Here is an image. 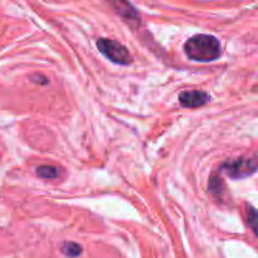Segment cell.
<instances>
[{
  "mask_svg": "<svg viewBox=\"0 0 258 258\" xmlns=\"http://www.w3.org/2000/svg\"><path fill=\"white\" fill-rule=\"evenodd\" d=\"M62 252H63V255L67 256V257L76 258V257H78V256L82 253V247L78 244V243L66 242V243H63Z\"/></svg>",
  "mask_w": 258,
  "mask_h": 258,
  "instance_id": "52a82bcc",
  "label": "cell"
},
{
  "mask_svg": "<svg viewBox=\"0 0 258 258\" xmlns=\"http://www.w3.org/2000/svg\"><path fill=\"white\" fill-rule=\"evenodd\" d=\"M247 220H248V224L251 226L252 230L256 233V230H257V226H256V222H257V212H256V209L252 205H248V208H247Z\"/></svg>",
  "mask_w": 258,
  "mask_h": 258,
  "instance_id": "ba28073f",
  "label": "cell"
},
{
  "mask_svg": "<svg viewBox=\"0 0 258 258\" xmlns=\"http://www.w3.org/2000/svg\"><path fill=\"white\" fill-rule=\"evenodd\" d=\"M179 101L182 106L188 108H197V107L204 106L209 101V96L204 91H184L180 93Z\"/></svg>",
  "mask_w": 258,
  "mask_h": 258,
  "instance_id": "277c9868",
  "label": "cell"
},
{
  "mask_svg": "<svg viewBox=\"0 0 258 258\" xmlns=\"http://www.w3.org/2000/svg\"><path fill=\"white\" fill-rule=\"evenodd\" d=\"M97 48L107 60L117 64L127 66L132 62V57L129 49L121 43L107 38H101L97 41Z\"/></svg>",
  "mask_w": 258,
  "mask_h": 258,
  "instance_id": "7a4b0ae2",
  "label": "cell"
},
{
  "mask_svg": "<svg viewBox=\"0 0 258 258\" xmlns=\"http://www.w3.org/2000/svg\"><path fill=\"white\" fill-rule=\"evenodd\" d=\"M37 175L43 179H56L60 176V170L58 167H50V165H42L37 167Z\"/></svg>",
  "mask_w": 258,
  "mask_h": 258,
  "instance_id": "8992f818",
  "label": "cell"
},
{
  "mask_svg": "<svg viewBox=\"0 0 258 258\" xmlns=\"http://www.w3.org/2000/svg\"><path fill=\"white\" fill-rule=\"evenodd\" d=\"M222 170L233 179H242V178H247V176H251L252 174L256 173L257 164H256V159L241 157L237 160L224 163Z\"/></svg>",
  "mask_w": 258,
  "mask_h": 258,
  "instance_id": "3957f363",
  "label": "cell"
},
{
  "mask_svg": "<svg viewBox=\"0 0 258 258\" xmlns=\"http://www.w3.org/2000/svg\"><path fill=\"white\" fill-rule=\"evenodd\" d=\"M184 50L188 58L197 62H212L219 58L220 43L217 38L208 34L192 37L184 44Z\"/></svg>",
  "mask_w": 258,
  "mask_h": 258,
  "instance_id": "6da1fadb",
  "label": "cell"
},
{
  "mask_svg": "<svg viewBox=\"0 0 258 258\" xmlns=\"http://www.w3.org/2000/svg\"><path fill=\"white\" fill-rule=\"evenodd\" d=\"M113 9L119 13L120 15L126 19L130 24H138L140 23V16L138 13L134 9V6L129 3V0H107Z\"/></svg>",
  "mask_w": 258,
  "mask_h": 258,
  "instance_id": "5b68a950",
  "label": "cell"
}]
</instances>
